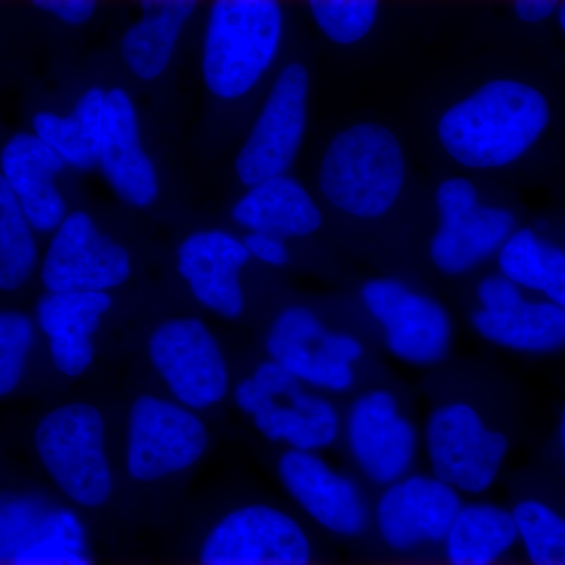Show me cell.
<instances>
[{
	"instance_id": "cell-1",
	"label": "cell",
	"mask_w": 565,
	"mask_h": 565,
	"mask_svg": "<svg viewBox=\"0 0 565 565\" xmlns=\"http://www.w3.org/2000/svg\"><path fill=\"white\" fill-rule=\"evenodd\" d=\"M548 96L516 77H493L449 104L435 125L441 151L470 172H494L525 159L552 126Z\"/></svg>"
},
{
	"instance_id": "cell-2",
	"label": "cell",
	"mask_w": 565,
	"mask_h": 565,
	"mask_svg": "<svg viewBox=\"0 0 565 565\" xmlns=\"http://www.w3.org/2000/svg\"><path fill=\"white\" fill-rule=\"evenodd\" d=\"M407 184V156L392 128L379 121L345 126L323 148L316 172L319 196L345 217L381 221Z\"/></svg>"
},
{
	"instance_id": "cell-3",
	"label": "cell",
	"mask_w": 565,
	"mask_h": 565,
	"mask_svg": "<svg viewBox=\"0 0 565 565\" xmlns=\"http://www.w3.org/2000/svg\"><path fill=\"white\" fill-rule=\"evenodd\" d=\"M282 36V0H211L200 58L206 92L217 102H243L273 71Z\"/></svg>"
},
{
	"instance_id": "cell-4",
	"label": "cell",
	"mask_w": 565,
	"mask_h": 565,
	"mask_svg": "<svg viewBox=\"0 0 565 565\" xmlns=\"http://www.w3.org/2000/svg\"><path fill=\"white\" fill-rule=\"evenodd\" d=\"M33 448L44 473L71 504L99 509L114 497L107 424L98 405L70 401L51 408L33 429Z\"/></svg>"
},
{
	"instance_id": "cell-5",
	"label": "cell",
	"mask_w": 565,
	"mask_h": 565,
	"mask_svg": "<svg viewBox=\"0 0 565 565\" xmlns=\"http://www.w3.org/2000/svg\"><path fill=\"white\" fill-rule=\"evenodd\" d=\"M233 403L256 433L291 451L326 452L341 440L343 414L332 396L307 388L267 359L232 388Z\"/></svg>"
},
{
	"instance_id": "cell-6",
	"label": "cell",
	"mask_w": 565,
	"mask_h": 565,
	"mask_svg": "<svg viewBox=\"0 0 565 565\" xmlns=\"http://www.w3.org/2000/svg\"><path fill=\"white\" fill-rule=\"evenodd\" d=\"M511 441L475 404L463 399L435 405L422 427V452L430 473L462 497L492 490L508 462Z\"/></svg>"
},
{
	"instance_id": "cell-7",
	"label": "cell",
	"mask_w": 565,
	"mask_h": 565,
	"mask_svg": "<svg viewBox=\"0 0 565 565\" xmlns=\"http://www.w3.org/2000/svg\"><path fill=\"white\" fill-rule=\"evenodd\" d=\"M211 446V433L200 412L173 397L145 393L128 408L122 460L139 484H156L196 467Z\"/></svg>"
},
{
	"instance_id": "cell-8",
	"label": "cell",
	"mask_w": 565,
	"mask_h": 565,
	"mask_svg": "<svg viewBox=\"0 0 565 565\" xmlns=\"http://www.w3.org/2000/svg\"><path fill=\"white\" fill-rule=\"evenodd\" d=\"M147 356L167 396L192 411L203 414L232 396L228 356L199 316H173L159 322L148 337Z\"/></svg>"
},
{
	"instance_id": "cell-9",
	"label": "cell",
	"mask_w": 565,
	"mask_h": 565,
	"mask_svg": "<svg viewBox=\"0 0 565 565\" xmlns=\"http://www.w3.org/2000/svg\"><path fill=\"white\" fill-rule=\"evenodd\" d=\"M267 359L307 388L338 396L351 392L364 359L356 334L330 330L319 315L303 305L282 308L266 337Z\"/></svg>"
},
{
	"instance_id": "cell-10",
	"label": "cell",
	"mask_w": 565,
	"mask_h": 565,
	"mask_svg": "<svg viewBox=\"0 0 565 565\" xmlns=\"http://www.w3.org/2000/svg\"><path fill=\"white\" fill-rule=\"evenodd\" d=\"M310 95L311 74L302 62L286 63L275 74L234 158V173L244 188L291 173L307 139Z\"/></svg>"
},
{
	"instance_id": "cell-11",
	"label": "cell",
	"mask_w": 565,
	"mask_h": 565,
	"mask_svg": "<svg viewBox=\"0 0 565 565\" xmlns=\"http://www.w3.org/2000/svg\"><path fill=\"white\" fill-rule=\"evenodd\" d=\"M199 565H321L313 541L288 511L263 501L236 505L204 534Z\"/></svg>"
},
{
	"instance_id": "cell-12",
	"label": "cell",
	"mask_w": 565,
	"mask_h": 565,
	"mask_svg": "<svg viewBox=\"0 0 565 565\" xmlns=\"http://www.w3.org/2000/svg\"><path fill=\"white\" fill-rule=\"evenodd\" d=\"M360 302L397 362L435 366L451 351L455 322L445 305L429 294L399 278L377 277L364 282Z\"/></svg>"
},
{
	"instance_id": "cell-13",
	"label": "cell",
	"mask_w": 565,
	"mask_h": 565,
	"mask_svg": "<svg viewBox=\"0 0 565 565\" xmlns=\"http://www.w3.org/2000/svg\"><path fill=\"white\" fill-rule=\"evenodd\" d=\"M344 441L359 473L384 487L415 470L422 455V429L388 388L364 390L343 414Z\"/></svg>"
},
{
	"instance_id": "cell-14",
	"label": "cell",
	"mask_w": 565,
	"mask_h": 565,
	"mask_svg": "<svg viewBox=\"0 0 565 565\" xmlns=\"http://www.w3.org/2000/svg\"><path fill=\"white\" fill-rule=\"evenodd\" d=\"M131 252L104 233L85 210H73L50 234L39 277L46 292L111 294L131 280Z\"/></svg>"
},
{
	"instance_id": "cell-15",
	"label": "cell",
	"mask_w": 565,
	"mask_h": 565,
	"mask_svg": "<svg viewBox=\"0 0 565 565\" xmlns=\"http://www.w3.org/2000/svg\"><path fill=\"white\" fill-rule=\"evenodd\" d=\"M465 501L462 494L430 471H411L381 487L371 505V523L394 552L441 545Z\"/></svg>"
},
{
	"instance_id": "cell-16",
	"label": "cell",
	"mask_w": 565,
	"mask_h": 565,
	"mask_svg": "<svg viewBox=\"0 0 565 565\" xmlns=\"http://www.w3.org/2000/svg\"><path fill=\"white\" fill-rule=\"evenodd\" d=\"M277 478L294 504L327 533L353 539L371 525V504L355 478L323 452L285 449Z\"/></svg>"
},
{
	"instance_id": "cell-17",
	"label": "cell",
	"mask_w": 565,
	"mask_h": 565,
	"mask_svg": "<svg viewBox=\"0 0 565 565\" xmlns=\"http://www.w3.org/2000/svg\"><path fill=\"white\" fill-rule=\"evenodd\" d=\"M250 263L243 236L221 226L193 230L174 252V267L192 299L226 321L247 308L243 277Z\"/></svg>"
},
{
	"instance_id": "cell-18",
	"label": "cell",
	"mask_w": 565,
	"mask_h": 565,
	"mask_svg": "<svg viewBox=\"0 0 565 565\" xmlns=\"http://www.w3.org/2000/svg\"><path fill=\"white\" fill-rule=\"evenodd\" d=\"M96 169L117 199L132 210H148L161 199V172L145 145L139 107L120 85L107 88Z\"/></svg>"
},
{
	"instance_id": "cell-19",
	"label": "cell",
	"mask_w": 565,
	"mask_h": 565,
	"mask_svg": "<svg viewBox=\"0 0 565 565\" xmlns=\"http://www.w3.org/2000/svg\"><path fill=\"white\" fill-rule=\"evenodd\" d=\"M114 307L111 294L44 292L33 313L52 367L66 379L82 377L96 356L95 338Z\"/></svg>"
},
{
	"instance_id": "cell-20",
	"label": "cell",
	"mask_w": 565,
	"mask_h": 565,
	"mask_svg": "<svg viewBox=\"0 0 565 565\" xmlns=\"http://www.w3.org/2000/svg\"><path fill=\"white\" fill-rule=\"evenodd\" d=\"M65 163L32 131L14 132L0 148V177L39 234L57 228L70 212L58 180Z\"/></svg>"
},
{
	"instance_id": "cell-21",
	"label": "cell",
	"mask_w": 565,
	"mask_h": 565,
	"mask_svg": "<svg viewBox=\"0 0 565 565\" xmlns=\"http://www.w3.org/2000/svg\"><path fill=\"white\" fill-rule=\"evenodd\" d=\"M230 215L244 233H270L286 241L307 239L323 226L318 196L291 173L247 185Z\"/></svg>"
},
{
	"instance_id": "cell-22",
	"label": "cell",
	"mask_w": 565,
	"mask_h": 565,
	"mask_svg": "<svg viewBox=\"0 0 565 565\" xmlns=\"http://www.w3.org/2000/svg\"><path fill=\"white\" fill-rule=\"evenodd\" d=\"M514 212L498 204L438 217L430 237L429 258L438 273L462 277L494 259L501 245L516 228Z\"/></svg>"
},
{
	"instance_id": "cell-23",
	"label": "cell",
	"mask_w": 565,
	"mask_h": 565,
	"mask_svg": "<svg viewBox=\"0 0 565 565\" xmlns=\"http://www.w3.org/2000/svg\"><path fill=\"white\" fill-rule=\"evenodd\" d=\"M471 326L482 340L503 351L533 356L565 351V308L530 294L505 310L476 308Z\"/></svg>"
},
{
	"instance_id": "cell-24",
	"label": "cell",
	"mask_w": 565,
	"mask_h": 565,
	"mask_svg": "<svg viewBox=\"0 0 565 565\" xmlns=\"http://www.w3.org/2000/svg\"><path fill=\"white\" fill-rule=\"evenodd\" d=\"M107 88L92 85L77 96L68 111L39 110L31 120V131L46 143L66 170L90 172L96 169Z\"/></svg>"
},
{
	"instance_id": "cell-25",
	"label": "cell",
	"mask_w": 565,
	"mask_h": 565,
	"mask_svg": "<svg viewBox=\"0 0 565 565\" xmlns=\"http://www.w3.org/2000/svg\"><path fill=\"white\" fill-rule=\"evenodd\" d=\"M441 546L446 565H509V556L519 546L511 508L465 501Z\"/></svg>"
},
{
	"instance_id": "cell-26",
	"label": "cell",
	"mask_w": 565,
	"mask_h": 565,
	"mask_svg": "<svg viewBox=\"0 0 565 565\" xmlns=\"http://www.w3.org/2000/svg\"><path fill=\"white\" fill-rule=\"evenodd\" d=\"M39 233L0 177V292H17L39 274Z\"/></svg>"
},
{
	"instance_id": "cell-27",
	"label": "cell",
	"mask_w": 565,
	"mask_h": 565,
	"mask_svg": "<svg viewBox=\"0 0 565 565\" xmlns=\"http://www.w3.org/2000/svg\"><path fill=\"white\" fill-rule=\"evenodd\" d=\"M182 31L178 22L140 14L122 32L118 50L122 65L134 79L145 84L162 79L172 66Z\"/></svg>"
},
{
	"instance_id": "cell-28",
	"label": "cell",
	"mask_w": 565,
	"mask_h": 565,
	"mask_svg": "<svg viewBox=\"0 0 565 565\" xmlns=\"http://www.w3.org/2000/svg\"><path fill=\"white\" fill-rule=\"evenodd\" d=\"M11 565H92L87 534L76 511L51 505L31 544Z\"/></svg>"
},
{
	"instance_id": "cell-29",
	"label": "cell",
	"mask_w": 565,
	"mask_h": 565,
	"mask_svg": "<svg viewBox=\"0 0 565 565\" xmlns=\"http://www.w3.org/2000/svg\"><path fill=\"white\" fill-rule=\"evenodd\" d=\"M516 541L530 565H565V514L542 498L526 497L511 508Z\"/></svg>"
},
{
	"instance_id": "cell-30",
	"label": "cell",
	"mask_w": 565,
	"mask_h": 565,
	"mask_svg": "<svg viewBox=\"0 0 565 565\" xmlns=\"http://www.w3.org/2000/svg\"><path fill=\"white\" fill-rule=\"evenodd\" d=\"M316 28L337 46H355L374 31L382 0H305Z\"/></svg>"
},
{
	"instance_id": "cell-31",
	"label": "cell",
	"mask_w": 565,
	"mask_h": 565,
	"mask_svg": "<svg viewBox=\"0 0 565 565\" xmlns=\"http://www.w3.org/2000/svg\"><path fill=\"white\" fill-rule=\"evenodd\" d=\"M39 338L33 316L21 310H0V399L11 396L28 374Z\"/></svg>"
},
{
	"instance_id": "cell-32",
	"label": "cell",
	"mask_w": 565,
	"mask_h": 565,
	"mask_svg": "<svg viewBox=\"0 0 565 565\" xmlns=\"http://www.w3.org/2000/svg\"><path fill=\"white\" fill-rule=\"evenodd\" d=\"M51 505L36 493H0V561L10 564L31 544Z\"/></svg>"
},
{
	"instance_id": "cell-33",
	"label": "cell",
	"mask_w": 565,
	"mask_h": 565,
	"mask_svg": "<svg viewBox=\"0 0 565 565\" xmlns=\"http://www.w3.org/2000/svg\"><path fill=\"white\" fill-rule=\"evenodd\" d=\"M546 241L548 237L539 233L533 226H516L494 256L497 273L515 282L526 294L535 296Z\"/></svg>"
},
{
	"instance_id": "cell-34",
	"label": "cell",
	"mask_w": 565,
	"mask_h": 565,
	"mask_svg": "<svg viewBox=\"0 0 565 565\" xmlns=\"http://www.w3.org/2000/svg\"><path fill=\"white\" fill-rule=\"evenodd\" d=\"M434 200L438 217L471 211L482 203L478 184L462 174L448 177L438 182Z\"/></svg>"
},
{
	"instance_id": "cell-35",
	"label": "cell",
	"mask_w": 565,
	"mask_h": 565,
	"mask_svg": "<svg viewBox=\"0 0 565 565\" xmlns=\"http://www.w3.org/2000/svg\"><path fill=\"white\" fill-rule=\"evenodd\" d=\"M535 297L565 308V247L552 239L546 241Z\"/></svg>"
},
{
	"instance_id": "cell-36",
	"label": "cell",
	"mask_w": 565,
	"mask_h": 565,
	"mask_svg": "<svg viewBox=\"0 0 565 565\" xmlns=\"http://www.w3.org/2000/svg\"><path fill=\"white\" fill-rule=\"evenodd\" d=\"M525 296L526 292L523 289L500 273L487 275L476 288L478 310L484 311L505 310V308L520 302Z\"/></svg>"
},
{
	"instance_id": "cell-37",
	"label": "cell",
	"mask_w": 565,
	"mask_h": 565,
	"mask_svg": "<svg viewBox=\"0 0 565 565\" xmlns=\"http://www.w3.org/2000/svg\"><path fill=\"white\" fill-rule=\"evenodd\" d=\"M243 241L250 262L270 269H281L291 262L289 241L280 236L270 233H244Z\"/></svg>"
},
{
	"instance_id": "cell-38",
	"label": "cell",
	"mask_w": 565,
	"mask_h": 565,
	"mask_svg": "<svg viewBox=\"0 0 565 565\" xmlns=\"http://www.w3.org/2000/svg\"><path fill=\"white\" fill-rule=\"evenodd\" d=\"M29 2L41 13L73 28L90 22L99 7V0H29Z\"/></svg>"
},
{
	"instance_id": "cell-39",
	"label": "cell",
	"mask_w": 565,
	"mask_h": 565,
	"mask_svg": "<svg viewBox=\"0 0 565 565\" xmlns=\"http://www.w3.org/2000/svg\"><path fill=\"white\" fill-rule=\"evenodd\" d=\"M136 2L143 17L163 18L185 28L203 0H136Z\"/></svg>"
},
{
	"instance_id": "cell-40",
	"label": "cell",
	"mask_w": 565,
	"mask_h": 565,
	"mask_svg": "<svg viewBox=\"0 0 565 565\" xmlns=\"http://www.w3.org/2000/svg\"><path fill=\"white\" fill-rule=\"evenodd\" d=\"M563 0H512L515 17L526 24H539L555 17Z\"/></svg>"
},
{
	"instance_id": "cell-41",
	"label": "cell",
	"mask_w": 565,
	"mask_h": 565,
	"mask_svg": "<svg viewBox=\"0 0 565 565\" xmlns=\"http://www.w3.org/2000/svg\"><path fill=\"white\" fill-rule=\"evenodd\" d=\"M557 441H559L561 456L565 465V401L561 408L559 426H557Z\"/></svg>"
},
{
	"instance_id": "cell-42",
	"label": "cell",
	"mask_w": 565,
	"mask_h": 565,
	"mask_svg": "<svg viewBox=\"0 0 565 565\" xmlns=\"http://www.w3.org/2000/svg\"><path fill=\"white\" fill-rule=\"evenodd\" d=\"M557 24H559L561 31H563L565 35V0L559 3L556 10Z\"/></svg>"
},
{
	"instance_id": "cell-43",
	"label": "cell",
	"mask_w": 565,
	"mask_h": 565,
	"mask_svg": "<svg viewBox=\"0 0 565 565\" xmlns=\"http://www.w3.org/2000/svg\"><path fill=\"white\" fill-rule=\"evenodd\" d=\"M0 565H11V564L6 563V561H0Z\"/></svg>"
}]
</instances>
